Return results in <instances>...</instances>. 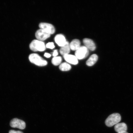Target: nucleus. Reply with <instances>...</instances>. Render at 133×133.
Wrapping results in <instances>:
<instances>
[{
  "label": "nucleus",
  "mask_w": 133,
  "mask_h": 133,
  "mask_svg": "<svg viewBox=\"0 0 133 133\" xmlns=\"http://www.w3.org/2000/svg\"><path fill=\"white\" fill-rule=\"evenodd\" d=\"M63 56L65 60L70 64L74 65L77 64L78 59L75 56L73 55L67 54Z\"/></svg>",
  "instance_id": "nucleus-11"
},
{
  "label": "nucleus",
  "mask_w": 133,
  "mask_h": 133,
  "mask_svg": "<svg viewBox=\"0 0 133 133\" xmlns=\"http://www.w3.org/2000/svg\"><path fill=\"white\" fill-rule=\"evenodd\" d=\"M114 129L118 133L124 132H127V126L124 123H119L115 125Z\"/></svg>",
  "instance_id": "nucleus-9"
},
{
  "label": "nucleus",
  "mask_w": 133,
  "mask_h": 133,
  "mask_svg": "<svg viewBox=\"0 0 133 133\" xmlns=\"http://www.w3.org/2000/svg\"><path fill=\"white\" fill-rule=\"evenodd\" d=\"M46 47L49 49H52L55 48V46L54 43L52 42H49L46 44Z\"/></svg>",
  "instance_id": "nucleus-17"
},
{
  "label": "nucleus",
  "mask_w": 133,
  "mask_h": 133,
  "mask_svg": "<svg viewBox=\"0 0 133 133\" xmlns=\"http://www.w3.org/2000/svg\"><path fill=\"white\" fill-rule=\"evenodd\" d=\"M30 48L31 50L34 51H42L45 50L46 46L43 41L34 40L30 44Z\"/></svg>",
  "instance_id": "nucleus-3"
},
{
  "label": "nucleus",
  "mask_w": 133,
  "mask_h": 133,
  "mask_svg": "<svg viewBox=\"0 0 133 133\" xmlns=\"http://www.w3.org/2000/svg\"><path fill=\"white\" fill-rule=\"evenodd\" d=\"M83 42L85 46L88 49L91 51H94L95 50L96 46L95 44L92 40L85 38L83 39Z\"/></svg>",
  "instance_id": "nucleus-8"
},
{
  "label": "nucleus",
  "mask_w": 133,
  "mask_h": 133,
  "mask_svg": "<svg viewBox=\"0 0 133 133\" xmlns=\"http://www.w3.org/2000/svg\"><path fill=\"white\" fill-rule=\"evenodd\" d=\"M10 125L12 128H17L21 129H24L26 127V124L24 121L16 118L11 120Z\"/></svg>",
  "instance_id": "nucleus-5"
},
{
  "label": "nucleus",
  "mask_w": 133,
  "mask_h": 133,
  "mask_svg": "<svg viewBox=\"0 0 133 133\" xmlns=\"http://www.w3.org/2000/svg\"><path fill=\"white\" fill-rule=\"evenodd\" d=\"M128 133L127 132H123V133Z\"/></svg>",
  "instance_id": "nucleus-21"
},
{
  "label": "nucleus",
  "mask_w": 133,
  "mask_h": 133,
  "mask_svg": "<svg viewBox=\"0 0 133 133\" xmlns=\"http://www.w3.org/2000/svg\"><path fill=\"white\" fill-rule=\"evenodd\" d=\"M59 69L62 71H69L71 69V66L66 62H64L60 64L59 66Z\"/></svg>",
  "instance_id": "nucleus-15"
},
{
  "label": "nucleus",
  "mask_w": 133,
  "mask_h": 133,
  "mask_svg": "<svg viewBox=\"0 0 133 133\" xmlns=\"http://www.w3.org/2000/svg\"><path fill=\"white\" fill-rule=\"evenodd\" d=\"M80 41L78 39L73 40L69 44L70 49L73 51H76L80 47Z\"/></svg>",
  "instance_id": "nucleus-12"
},
{
  "label": "nucleus",
  "mask_w": 133,
  "mask_h": 133,
  "mask_svg": "<svg viewBox=\"0 0 133 133\" xmlns=\"http://www.w3.org/2000/svg\"><path fill=\"white\" fill-rule=\"evenodd\" d=\"M9 133H23L21 131H15L14 130H11L9 131Z\"/></svg>",
  "instance_id": "nucleus-18"
},
{
  "label": "nucleus",
  "mask_w": 133,
  "mask_h": 133,
  "mask_svg": "<svg viewBox=\"0 0 133 133\" xmlns=\"http://www.w3.org/2000/svg\"><path fill=\"white\" fill-rule=\"evenodd\" d=\"M44 56L46 58H49L51 57V55L48 53H45L44 54Z\"/></svg>",
  "instance_id": "nucleus-20"
},
{
  "label": "nucleus",
  "mask_w": 133,
  "mask_h": 133,
  "mask_svg": "<svg viewBox=\"0 0 133 133\" xmlns=\"http://www.w3.org/2000/svg\"><path fill=\"white\" fill-rule=\"evenodd\" d=\"M58 52L57 50H55L54 51L53 53V56L54 57H56L58 55Z\"/></svg>",
  "instance_id": "nucleus-19"
},
{
  "label": "nucleus",
  "mask_w": 133,
  "mask_h": 133,
  "mask_svg": "<svg viewBox=\"0 0 133 133\" xmlns=\"http://www.w3.org/2000/svg\"><path fill=\"white\" fill-rule=\"evenodd\" d=\"M70 50L69 43L66 42L65 44L61 47L60 50V52L61 55L64 56L65 55L69 54L70 52Z\"/></svg>",
  "instance_id": "nucleus-13"
},
{
  "label": "nucleus",
  "mask_w": 133,
  "mask_h": 133,
  "mask_svg": "<svg viewBox=\"0 0 133 133\" xmlns=\"http://www.w3.org/2000/svg\"><path fill=\"white\" fill-rule=\"evenodd\" d=\"M55 41L58 45L61 47L64 46L66 42L65 37L61 34L56 35L55 38Z\"/></svg>",
  "instance_id": "nucleus-10"
},
{
  "label": "nucleus",
  "mask_w": 133,
  "mask_h": 133,
  "mask_svg": "<svg viewBox=\"0 0 133 133\" xmlns=\"http://www.w3.org/2000/svg\"><path fill=\"white\" fill-rule=\"evenodd\" d=\"M121 120L120 115L118 113H114L107 118L105 121V124L108 127H111L119 123Z\"/></svg>",
  "instance_id": "nucleus-2"
},
{
  "label": "nucleus",
  "mask_w": 133,
  "mask_h": 133,
  "mask_svg": "<svg viewBox=\"0 0 133 133\" xmlns=\"http://www.w3.org/2000/svg\"><path fill=\"white\" fill-rule=\"evenodd\" d=\"M98 59V56L95 54L92 55L89 57L86 62V64L88 66H91L95 64Z\"/></svg>",
  "instance_id": "nucleus-14"
},
{
  "label": "nucleus",
  "mask_w": 133,
  "mask_h": 133,
  "mask_svg": "<svg viewBox=\"0 0 133 133\" xmlns=\"http://www.w3.org/2000/svg\"><path fill=\"white\" fill-rule=\"evenodd\" d=\"M29 59L30 62L39 66H44L48 64L47 61L37 54H33L30 55Z\"/></svg>",
  "instance_id": "nucleus-1"
},
{
  "label": "nucleus",
  "mask_w": 133,
  "mask_h": 133,
  "mask_svg": "<svg viewBox=\"0 0 133 133\" xmlns=\"http://www.w3.org/2000/svg\"><path fill=\"white\" fill-rule=\"evenodd\" d=\"M62 61V58L61 56H56L52 58L51 62L54 65L57 66L61 64Z\"/></svg>",
  "instance_id": "nucleus-16"
},
{
  "label": "nucleus",
  "mask_w": 133,
  "mask_h": 133,
  "mask_svg": "<svg viewBox=\"0 0 133 133\" xmlns=\"http://www.w3.org/2000/svg\"><path fill=\"white\" fill-rule=\"evenodd\" d=\"M50 34L43 29H39L36 31V37L38 40L42 41L45 40L50 36Z\"/></svg>",
  "instance_id": "nucleus-6"
},
{
  "label": "nucleus",
  "mask_w": 133,
  "mask_h": 133,
  "mask_svg": "<svg viewBox=\"0 0 133 133\" xmlns=\"http://www.w3.org/2000/svg\"><path fill=\"white\" fill-rule=\"evenodd\" d=\"M39 26L41 29L44 30L49 34H54L55 29L52 25L49 23H42L39 24Z\"/></svg>",
  "instance_id": "nucleus-7"
},
{
  "label": "nucleus",
  "mask_w": 133,
  "mask_h": 133,
  "mask_svg": "<svg viewBox=\"0 0 133 133\" xmlns=\"http://www.w3.org/2000/svg\"><path fill=\"white\" fill-rule=\"evenodd\" d=\"M75 56L78 59H82L87 57L89 54V50L85 46H81L76 51Z\"/></svg>",
  "instance_id": "nucleus-4"
}]
</instances>
